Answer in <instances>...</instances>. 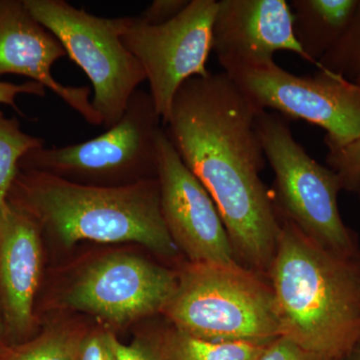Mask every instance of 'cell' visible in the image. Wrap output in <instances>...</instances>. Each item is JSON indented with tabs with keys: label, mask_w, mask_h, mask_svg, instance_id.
<instances>
[{
	"label": "cell",
	"mask_w": 360,
	"mask_h": 360,
	"mask_svg": "<svg viewBox=\"0 0 360 360\" xmlns=\"http://www.w3.org/2000/svg\"><path fill=\"white\" fill-rule=\"evenodd\" d=\"M160 206L168 232L191 264H239L212 196L163 129L158 144Z\"/></svg>",
	"instance_id": "obj_11"
},
{
	"label": "cell",
	"mask_w": 360,
	"mask_h": 360,
	"mask_svg": "<svg viewBox=\"0 0 360 360\" xmlns=\"http://www.w3.org/2000/svg\"><path fill=\"white\" fill-rule=\"evenodd\" d=\"M115 350L116 360H165L158 341L137 338L130 345H123L115 336Z\"/></svg>",
	"instance_id": "obj_24"
},
{
	"label": "cell",
	"mask_w": 360,
	"mask_h": 360,
	"mask_svg": "<svg viewBox=\"0 0 360 360\" xmlns=\"http://www.w3.org/2000/svg\"><path fill=\"white\" fill-rule=\"evenodd\" d=\"M85 333L65 328L45 329L25 342L0 350V360H79Z\"/></svg>",
	"instance_id": "obj_18"
},
{
	"label": "cell",
	"mask_w": 360,
	"mask_h": 360,
	"mask_svg": "<svg viewBox=\"0 0 360 360\" xmlns=\"http://www.w3.org/2000/svg\"><path fill=\"white\" fill-rule=\"evenodd\" d=\"M328 167L340 177L342 191H357L360 186V134L340 148L330 149L326 155Z\"/></svg>",
	"instance_id": "obj_20"
},
{
	"label": "cell",
	"mask_w": 360,
	"mask_h": 360,
	"mask_svg": "<svg viewBox=\"0 0 360 360\" xmlns=\"http://www.w3.org/2000/svg\"><path fill=\"white\" fill-rule=\"evenodd\" d=\"M163 312L175 329L200 340L266 345L281 336L271 286L239 264L191 262Z\"/></svg>",
	"instance_id": "obj_4"
},
{
	"label": "cell",
	"mask_w": 360,
	"mask_h": 360,
	"mask_svg": "<svg viewBox=\"0 0 360 360\" xmlns=\"http://www.w3.org/2000/svg\"><path fill=\"white\" fill-rule=\"evenodd\" d=\"M7 345H9L8 340H7L6 328H4V319L0 312V350L4 349Z\"/></svg>",
	"instance_id": "obj_26"
},
{
	"label": "cell",
	"mask_w": 360,
	"mask_h": 360,
	"mask_svg": "<svg viewBox=\"0 0 360 360\" xmlns=\"http://www.w3.org/2000/svg\"><path fill=\"white\" fill-rule=\"evenodd\" d=\"M229 77L258 110L321 127L328 150L359 136L360 87L340 75L326 70L296 75L274 61Z\"/></svg>",
	"instance_id": "obj_8"
},
{
	"label": "cell",
	"mask_w": 360,
	"mask_h": 360,
	"mask_svg": "<svg viewBox=\"0 0 360 360\" xmlns=\"http://www.w3.org/2000/svg\"><path fill=\"white\" fill-rule=\"evenodd\" d=\"M41 270L39 227L11 207L8 220L0 229V312L9 345L32 338Z\"/></svg>",
	"instance_id": "obj_14"
},
{
	"label": "cell",
	"mask_w": 360,
	"mask_h": 360,
	"mask_svg": "<svg viewBox=\"0 0 360 360\" xmlns=\"http://www.w3.org/2000/svg\"><path fill=\"white\" fill-rule=\"evenodd\" d=\"M359 0H292L293 33L307 63L319 61L342 37Z\"/></svg>",
	"instance_id": "obj_15"
},
{
	"label": "cell",
	"mask_w": 360,
	"mask_h": 360,
	"mask_svg": "<svg viewBox=\"0 0 360 360\" xmlns=\"http://www.w3.org/2000/svg\"><path fill=\"white\" fill-rule=\"evenodd\" d=\"M161 123L150 94L139 89L115 127L80 143L32 149L21 158L20 169L92 186H127L156 179Z\"/></svg>",
	"instance_id": "obj_5"
},
{
	"label": "cell",
	"mask_w": 360,
	"mask_h": 360,
	"mask_svg": "<svg viewBox=\"0 0 360 360\" xmlns=\"http://www.w3.org/2000/svg\"><path fill=\"white\" fill-rule=\"evenodd\" d=\"M258 110L225 72L186 80L175 94L167 136L217 205L238 260L269 272L277 248V219L260 172L264 148Z\"/></svg>",
	"instance_id": "obj_1"
},
{
	"label": "cell",
	"mask_w": 360,
	"mask_h": 360,
	"mask_svg": "<svg viewBox=\"0 0 360 360\" xmlns=\"http://www.w3.org/2000/svg\"><path fill=\"white\" fill-rule=\"evenodd\" d=\"M345 360H360V340L356 343L354 349L345 357Z\"/></svg>",
	"instance_id": "obj_27"
},
{
	"label": "cell",
	"mask_w": 360,
	"mask_h": 360,
	"mask_svg": "<svg viewBox=\"0 0 360 360\" xmlns=\"http://www.w3.org/2000/svg\"><path fill=\"white\" fill-rule=\"evenodd\" d=\"M191 0H155L137 20L148 25H165L179 15Z\"/></svg>",
	"instance_id": "obj_23"
},
{
	"label": "cell",
	"mask_w": 360,
	"mask_h": 360,
	"mask_svg": "<svg viewBox=\"0 0 360 360\" xmlns=\"http://www.w3.org/2000/svg\"><path fill=\"white\" fill-rule=\"evenodd\" d=\"M22 94L45 96L46 89H45L44 85L32 82V80L21 84L0 82V104H6V105L11 106L18 113H21L15 101L18 96H22Z\"/></svg>",
	"instance_id": "obj_25"
},
{
	"label": "cell",
	"mask_w": 360,
	"mask_h": 360,
	"mask_svg": "<svg viewBox=\"0 0 360 360\" xmlns=\"http://www.w3.org/2000/svg\"><path fill=\"white\" fill-rule=\"evenodd\" d=\"M215 0H191L186 8L165 25H148L135 18H120V39L139 61L149 94L167 124L177 90L186 80L206 77L212 51Z\"/></svg>",
	"instance_id": "obj_9"
},
{
	"label": "cell",
	"mask_w": 360,
	"mask_h": 360,
	"mask_svg": "<svg viewBox=\"0 0 360 360\" xmlns=\"http://www.w3.org/2000/svg\"><path fill=\"white\" fill-rule=\"evenodd\" d=\"M158 345L165 360H257L269 343L203 340L174 328Z\"/></svg>",
	"instance_id": "obj_16"
},
{
	"label": "cell",
	"mask_w": 360,
	"mask_h": 360,
	"mask_svg": "<svg viewBox=\"0 0 360 360\" xmlns=\"http://www.w3.org/2000/svg\"><path fill=\"white\" fill-rule=\"evenodd\" d=\"M269 274L281 336L345 360L360 340V259L326 250L284 219Z\"/></svg>",
	"instance_id": "obj_2"
},
{
	"label": "cell",
	"mask_w": 360,
	"mask_h": 360,
	"mask_svg": "<svg viewBox=\"0 0 360 360\" xmlns=\"http://www.w3.org/2000/svg\"><path fill=\"white\" fill-rule=\"evenodd\" d=\"M30 13L63 45L94 87L92 106L105 129L122 120L146 82L139 61L120 39V18H99L65 0H23Z\"/></svg>",
	"instance_id": "obj_7"
},
{
	"label": "cell",
	"mask_w": 360,
	"mask_h": 360,
	"mask_svg": "<svg viewBox=\"0 0 360 360\" xmlns=\"http://www.w3.org/2000/svg\"><path fill=\"white\" fill-rule=\"evenodd\" d=\"M257 360H330L303 349L292 341L279 336L265 347Z\"/></svg>",
	"instance_id": "obj_22"
},
{
	"label": "cell",
	"mask_w": 360,
	"mask_h": 360,
	"mask_svg": "<svg viewBox=\"0 0 360 360\" xmlns=\"http://www.w3.org/2000/svg\"><path fill=\"white\" fill-rule=\"evenodd\" d=\"M257 129L276 176L277 207L310 239L340 257L360 259L354 232L338 208L340 177L295 141L288 118L260 110Z\"/></svg>",
	"instance_id": "obj_6"
},
{
	"label": "cell",
	"mask_w": 360,
	"mask_h": 360,
	"mask_svg": "<svg viewBox=\"0 0 360 360\" xmlns=\"http://www.w3.org/2000/svg\"><path fill=\"white\" fill-rule=\"evenodd\" d=\"M115 338L110 331L85 333L80 345L79 360H116Z\"/></svg>",
	"instance_id": "obj_21"
},
{
	"label": "cell",
	"mask_w": 360,
	"mask_h": 360,
	"mask_svg": "<svg viewBox=\"0 0 360 360\" xmlns=\"http://www.w3.org/2000/svg\"><path fill=\"white\" fill-rule=\"evenodd\" d=\"M179 274L131 255H112L90 264L68 291L73 309L115 324L163 311Z\"/></svg>",
	"instance_id": "obj_10"
},
{
	"label": "cell",
	"mask_w": 360,
	"mask_h": 360,
	"mask_svg": "<svg viewBox=\"0 0 360 360\" xmlns=\"http://www.w3.org/2000/svg\"><path fill=\"white\" fill-rule=\"evenodd\" d=\"M212 51L229 75L269 65L278 51L307 61L293 33L285 0H220L212 25Z\"/></svg>",
	"instance_id": "obj_12"
},
{
	"label": "cell",
	"mask_w": 360,
	"mask_h": 360,
	"mask_svg": "<svg viewBox=\"0 0 360 360\" xmlns=\"http://www.w3.org/2000/svg\"><path fill=\"white\" fill-rule=\"evenodd\" d=\"M42 146L44 139L26 134L18 118L7 117L0 110V229L11 213L8 193L20 172L21 158L32 149Z\"/></svg>",
	"instance_id": "obj_17"
},
{
	"label": "cell",
	"mask_w": 360,
	"mask_h": 360,
	"mask_svg": "<svg viewBox=\"0 0 360 360\" xmlns=\"http://www.w3.org/2000/svg\"><path fill=\"white\" fill-rule=\"evenodd\" d=\"M65 56L58 37L35 20L23 0H0V77L30 78L51 90L85 122L101 127L90 99V87L65 85L52 75V65Z\"/></svg>",
	"instance_id": "obj_13"
},
{
	"label": "cell",
	"mask_w": 360,
	"mask_h": 360,
	"mask_svg": "<svg viewBox=\"0 0 360 360\" xmlns=\"http://www.w3.org/2000/svg\"><path fill=\"white\" fill-rule=\"evenodd\" d=\"M357 193H359V198H360V186H359V191H357Z\"/></svg>",
	"instance_id": "obj_28"
},
{
	"label": "cell",
	"mask_w": 360,
	"mask_h": 360,
	"mask_svg": "<svg viewBox=\"0 0 360 360\" xmlns=\"http://www.w3.org/2000/svg\"><path fill=\"white\" fill-rule=\"evenodd\" d=\"M8 203L68 246L82 240L136 243L165 257L179 250L161 212L158 177L103 187L20 169Z\"/></svg>",
	"instance_id": "obj_3"
},
{
	"label": "cell",
	"mask_w": 360,
	"mask_h": 360,
	"mask_svg": "<svg viewBox=\"0 0 360 360\" xmlns=\"http://www.w3.org/2000/svg\"><path fill=\"white\" fill-rule=\"evenodd\" d=\"M319 70H326L360 87V0L342 37L319 61Z\"/></svg>",
	"instance_id": "obj_19"
}]
</instances>
